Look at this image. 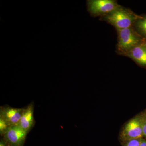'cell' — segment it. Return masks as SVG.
Instances as JSON below:
<instances>
[{
	"instance_id": "obj_1",
	"label": "cell",
	"mask_w": 146,
	"mask_h": 146,
	"mask_svg": "<svg viewBox=\"0 0 146 146\" xmlns=\"http://www.w3.org/2000/svg\"><path fill=\"white\" fill-rule=\"evenodd\" d=\"M140 17L129 9L120 5L111 13L101 18L115 27L117 30L133 26Z\"/></svg>"
},
{
	"instance_id": "obj_2",
	"label": "cell",
	"mask_w": 146,
	"mask_h": 146,
	"mask_svg": "<svg viewBox=\"0 0 146 146\" xmlns=\"http://www.w3.org/2000/svg\"><path fill=\"white\" fill-rule=\"evenodd\" d=\"M117 50L118 53L123 55H125L131 50L146 40L138 33L133 26L128 28L117 30Z\"/></svg>"
},
{
	"instance_id": "obj_3",
	"label": "cell",
	"mask_w": 146,
	"mask_h": 146,
	"mask_svg": "<svg viewBox=\"0 0 146 146\" xmlns=\"http://www.w3.org/2000/svg\"><path fill=\"white\" fill-rule=\"evenodd\" d=\"M87 10L92 16H106L120 5L113 0H89L86 1Z\"/></svg>"
},
{
	"instance_id": "obj_4",
	"label": "cell",
	"mask_w": 146,
	"mask_h": 146,
	"mask_svg": "<svg viewBox=\"0 0 146 146\" xmlns=\"http://www.w3.org/2000/svg\"><path fill=\"white\" fill-rule=\"evenodd\" d=\"M27 132L20 126H11L3 136V139L7 145L11 146H23Z\"/></svg>"
},
{
	"instance_id": "obj_5",
	"label": "cell",
	"mask_w": 146,
	"mask_h": 146,
	"mask_svg": "<svg viewBox=\"0 0 146 146\" xmlns=\"http://www.w3.org/2000/svg\"><path fill=\"white\" fill-rule=\"evenodd\" d=\"M23 110L24 108H15L8 106H1L0 117L4 120L10 127L18 125Z\"/></svg>"
},
{
	"instance_id": "obj_6",
	"label": "cell",
	"mask_w": 146,
	"mask_h": 146,
	"mask_svg": "<svg viewBox=\"0 0 146 146\" xmlns=\"http://www.w3.org/2000/svg\"><path fill=\"white\" fill-rule=\"evenodd\" d=\"M143 136L141 121L138 119H133L128 123L123 133V138L127 141L141 139Z\"/></svg>"
},
{
	"instance_id": "obj_7",
	"label": "cell",
	"mask_w": 146,
	"mask_h": 146,
	"mask_svg": "<svg viewBox=\"0 0 146 146\" xmlns=\"http://www.w3.org/2000/svg\"><path fill=\"white\" fill-rule=\"evenodd\" d=\"M34 105L31 103L26 107L24 108L23 114L18 125L29 133L33 126L35 121L34 117Z\"/></svg>"
},
{
	"instance_id": "obj_8",
	"label": "cell",
	"mask_w": 146,
	"mask_h": 146,
	"mask_svg": "<svg viewBox=\"0 0 146 146\" xmlns=\"http://www.w3.org/2000/svg\"><path fill=\"white\" fill-rule=\"evenodd\" d=\"M138 65L146 68V40L136 46L125 55Z\"/></svg>"
},
{
	"instance_id": "obj_9",
	"label": "cell",
	"mask_w": 146,
	"mask_h": 146,
	"mask_svg": "<svg viewBox=\"0 0 146 146\" xmlns=\"http://www.w3.org/2000/svg\"><path fill=\"white\" fill-rule=\"evenodd\" d=\"M133 27L139 34L146 38V16H141L136 21Z\"/></svg>"
},
{
	"instance_id": "obj_10",
	"label": "cell",
	"mask_w": 146,
	"mask_h": 146,
	"mask_svg": "<svg viewBox=\"0 0 146 146\" xmlns=\"http://www.w3.org/2000/svg\"><path fill=\"white\" fill-rule=\"evenodd\" d=\"M10 127V126L4 120L0 117V134L1 136H3Z\"/></svg>"
},
{
	"instance_id": "obj_11",
	"label": "cell",
	"mask_w": 146,
	"mask_h": 146,
	"mask_svg": "<svg viewBox=\"0 0 146 146\" xmlns=\"http://www.w3.org/2000/svg\"><path fill=\"white\" fill-rule=\"evenodd\" d=\"M141 139H133L127 141L125 146H140Z\"/></svg>"
},
{
	"instance_id": "obj_12",
	"label": "cell",
	"mask_w": 146,
	"mask_h": 146,
	"mask_svg": "<svg viewBox=\"0 0 146 146\" xmlns=\"http://www.w3.org/2000/svg\"><path fill=\"white\" fill-rule=\"evenodd\" d=\"M141 123H142L143 134V136L146 137V120L141 121Z\"/></svg>"
},
{
	"instance_id": "obj_13",
	"label": "cell",
	"mask_w": 146,
	"mask_h": 146,
	"mask_svg": "<svg viewBox=\"0 0 146 146\" xmlns=\"http://www.w3.org/2000/svg\"><path fill=\"white\" fill-rule=\"evenodd\" d=\"M0 146H7V144L4 139L1 140L0 142Z\"/></svg>"
},
{
	"instance_id": "obj_14",
	"label": "cell",
	"mask_w": 146,
	"mask_h": 146,
	"mask_svg": "<svg viewBox=\"0 0 146 146\" xmlns=\"http://www.w3.org/2000/svg\"><path fill=\"white\" fill-rule=\"evenodd\" d=\"M140 146H146V141L141 139Z\"/></svg>"
},
{
	"instance_id": "obj_15",
	"label": "cell",
	"mask_w": 146,
	"mask_h": 146,
	"mask_svg": "<svg viewBox=\"0 0 146 146\" xmlns=\"http://www.w3.org/2000/svg\"><path fill=\"white\" fill-rule=\"evenodd\" d=\"M7 146H11L9 145H7Z\"/></svg>"
}]
</instances>
